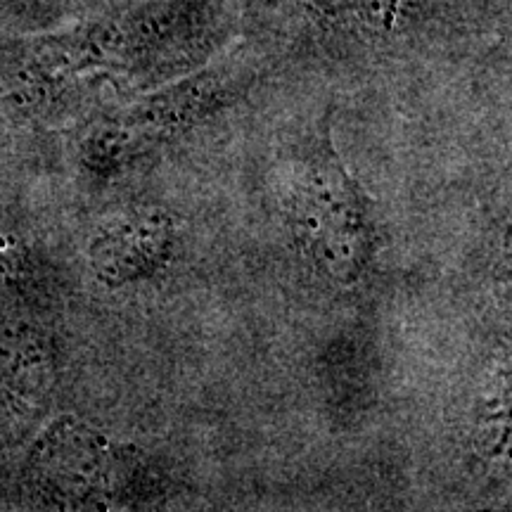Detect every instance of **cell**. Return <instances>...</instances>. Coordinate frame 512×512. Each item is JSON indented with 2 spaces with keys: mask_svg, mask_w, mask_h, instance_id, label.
Returning <instances> with one entry per match:
<instances>
[{
  "mask_svg": "<svg viewBox=\"0 0 512 512\" xmlns=\"http://www.w3.org/2000/svg\"><path fill=\"white\" fill-rule=\"evenodd\" d=\"M290 204L294 233L320 271L337 283H356L373 254V223L335 152H325L299 169Z\"/></svg>",
  "mask_w": 512,
  "mask_h": 512,
  "instance_id": "6da1fadb",
  "label": "cell"
},
{
  "mask_svg": "<svg viewBox=\"0 0 512 512\" xmlns=\"http://www.w3.org/2000/svg\"><path fill=\"white\" fill-rule=\"evenodd\" d=\"M176 228L162 209L121 211L100 223L91 242V266L100 283L124 287L152 278L174 254Z\"/></svg>",
  "mask_w": 512,
  "mask_h": 512,
  "instance_id": "7a4b0ae2",
  "label": "cell"
},
{
  "mask_svg": "<svg viewBox=\"0 0 512 512\" xmlns=\"http://www.w3.org/2000/svg\"><path fill=\"white\" fill-rule=\"evenodd\" d=\"M223 93L226 86L221 76L204 72L138 100L117 121L140 147L147 140L174 136L183 128L197 124L221 105Z\"/></svg>",
  "mask_w": 512,
  "mask_h": 512,
  "instance_id": "3957f363",
  "label": "cell"
},
{
  "mask_svg": "<svg viewBox=\"0 0 512 512\" xmlns=\"http://www.w3.org/2000/svg\"><path fill=\"white\" fill-rule=\"evenodd\" d=\"M306 8H311L318 15L335 19V22H342V19H354V3L356 0H302Z\"/></svg>",
  "mask_w": 512,
  "mask_h": 512,
  "instance_id": "277c9868",
  "label": "cell"
}]
</instances>
